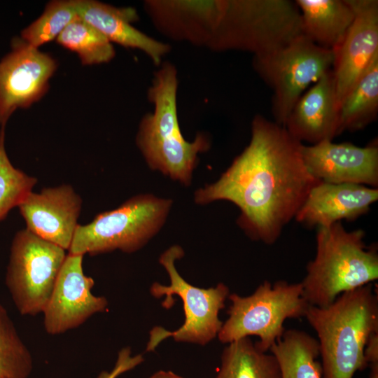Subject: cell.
Wrapping results in <instances>:
<instances>
[{
  "label": "cell",
  "mask_w": 378,
  "mask_h": 378,
  "mask_svg": "<svg viewBox=\"0 0 378 378\" xmlns=\"http://www.w3.org/2000/svg\"><path fill=\"white\" fill-rule=\"evenodd\" d=\"M302 144L285 127L255 115L248 144L217 181L195 190V203L234 204L244 232L251 240L273 244L320 182L304 165Z\"/></svg>",
  "instance_id": "cell-1"
},
{
  "label": "cell",
  "mask_w": 378,
  "mask_h": 378,
  "mask_svg": "<svg viewBox=\"0 0 378 378\" xmlns=\"http://www.w3.org/2000/svg\"><path fill=\"white\" fill-rule=\"evenodd\" d=\"M178 71L164 61L155 71L148 90L153 111L142 118L136 144L148 167L181 185L191 184L198 155L211 147V139L199 132L192 141L180 129L177 112Z\"/></svg>",
  "instance_id": "cell-2"
},
{
  "label": "cell",
  "mask_w": 378,
  "mask_h": 378,
  "mask_svg": "<svg viewBox=\"0 0 378 378\" xmlns=\"http://www.w3.org/2000/svg\"><path fill=\"white\" fill-rule=\"evenodd\" d=\"M304 317L318 335L323 378H352L368 366L365 349L378 332V295L371 283L327 307L309 305Z\"/></svg>",
  "instance_id": "cell-3"
},
{
  "label": "cell",
  "mask_w": 378,
  "mask_h": 378,
  "mask_svg": "<svg viewBox=\"0 0 378 378\" xmlns=\"http://www.w3.org/2000/svg\"><path fill=\"white\" fill-rule=\"evenodd\" d=\"M363 230L347 231L341 222L317 227L316 253L300 282L311 306L325 307L343 293L378 279L377 245L367 246Z\"/></svg>",
  "instance_id": "cell-4"
},
{
  "label": "cell",
  "mask_w": 378,
  "mask_h": 378,
  "mask_svg": "<svg viewBox=\"0 0 378 378\" xmlns=\"http://www.w3.org/2000/svg\"><path fill=\"white\" fill-rule=\"evenodd\" d=\"M302 34L300 11L290 0H225L224 10L206 48L273 53Z\"/></svg>",
  "instance_id": "cell-5"
},
{
  "label": "cell",
  "mask_w": 378,
  "mask_h": 378,
  "mask_svg": "<svg viewBox=\"0 0 378 378\" xmlns=\"http://www.w3.org/2000/svg\"><path fill=\"white\" fill-rule=\"evenodd\" d=\"M173 200L153 194H139L118 208L102 212L86 225H78L69 253L90 255L120 250H140L164 226Z\"/></svg>",
  "instance_id": "cell-6"
},
{
  "label": "cell",
  "mask_w": 378,
  "mask_h": 378,
  "mask_svg": "<svg viewBox=\"0 0 378 378\" xmlns=\"http://www.w3.org/2000/svg\"><path fill=\"white\" fill-rule=\"evenodd\" d=\"M227 298L231 305L217 335L220 342L229 344L257 336L260 340L255 343L264 352L282 337L284 321L304 317L309 306L302 297L301 284L284 280L273 284L265 280L250 295L232 293Z\"/></svg>",
  "instance_id": "cell-7"
},
{
  "label": "cell",
  "mask_w": 378,
  "mask_h": 378,
  "mask_svg": "<svg viewBox=\"0 0 378 378\" xmlns=\"http://www.w3.org/2000/svg\"><path fill=\"white\" fill-rule=\"evenodd\" d=\"M184 256V251L179 245H173L165 250L159 258V262L168 273L169 286L154 282L150 293L155 298L165 297L162 305L166 309L173 305V295L182 300L185 320L183 325L174 331L155 327L150 332L146 351H153L158 344L167 337L176 342L205 345L218 334L223 322L218 317L219 312L225 307L229 288L220 283L215 287L202 288L188 283L178 273L175 261Z\"/></svg>",
  "instance_id": "cell-8"
},
{
  "label": "cell",
  "mask_w": 378,
  "mask_h": 378,
  "mask_svg": "<svg viewBox=\"0 0 378 378\" xmlns=\"http://www.w3.org/2000/svg\"><path fill=\"white\" fill-rule=\"evenodd\" d=\"M334 58L333 50L318 46L304 34L273 53L253 57V69L273 92L275 122L284 127L305 89L332 69Z\"/></svg>",
  "instance_id": "cell-9"
},
{
  "label": "cell",
  "mask_w": 378,
  "mask_h": 378,
  "mask_svg": "<svg viewBox=\"0 0 378 378\" xmlns=\"http://www.w3.org/2000/svg\"><path fill=\"white\" fill-rule=\"evenodd\" d=\"M67 254L27 229L12 241L6 285L13 302L24 316L43 313Z\"/></svg>",
  "instance_id": "cell-10"
},
{
  "label": "cell",
  "mask_w": 378,
  "mask_h": 378,
  "mask_svg": "<svg viewBox=\"0 0 378 378\" xmlns=\"http://www.w3.org/2000/svg\"><path fill=\"white\" fill-rule=\"evenodd\" d=\"M12 51L0 61V124L5 127L18 108H27L48 88L57 68L48 54L15 38Z\"/></svg>",
  "instance_id": "cell-11"
},
{
  "label": "cell",
  "mask_w": 378,
  "mask_h": 378,
  "mask_svg": "<svg viewBox=\"0 0 378 378\" xmlns=\"http://www.w3.org/2000/svg\"><path fill=\"white\" fill-rule=\"evenodd\" d=\"M83 255H66L43 314L46 331L58 335L78 327L108 307L105 297L92 293L94 279L86 276Z\"/></svg>",
  "instance_id": "cell-12"
},
{
  "label": "cell",
  "mask_w": 378,
  "mask_h": 378,
  "mask_svg": "<svg viewBox=\"0 0 378 378\" xmlns=\"http://www.w3.org/2000/svg\"><path fill=\"white\" fill-rule=\"evenodd\" d=\"M301 155L308 172L320 181L377 188V139L365 147L349 142L336 144L331 140L309 146L302 144Z\"/></svg>",
  "instance_id": "cell-13"
},
{
  "label": "cell",
  "mask_w": 378,
  "mask_h": 378,
  "mask_svg": "<svg viewBox=\"0 0 378 378\" xmlns=\"http://www.w3.org/2000/svg\"><path fill=\"white\" fill-rule=\"evenodd\" d=\"M354 20L334 51L332 71L339 108L341 102L378 54V1L349 0Z\"/></svg>",
  "instance_id": "cell-14"
},
{
  "label": "cell",
  "mask_w": 378,
  "mask_h": 378,
  "mask_svg": "<svg viewBox=\"0 0 378 378\" xmlns=\"http://www.w3.org/2000/svg\"><path fill=\"white\" fill-rule=\"evenodd\" d=\"M225 0H148L144 9L165 37L207 47L221 18Z\"/></svg>",
  "instance_id": "cell-15"
},
{
  "label": "cell",
  "mask_w": 378,
  "mask_h": 378,
  "mask_svg": "<svg viewBox=\"0 0 378 378\" xmlns=\"http://www.w3.org/2000/svg\"><path fill=\"white\" fill-rule=\"evenodd\" d=\"M28 230L69 250L78 225L82 200L70 185L30 192L18 206Z\"/></svg>",
  "instance_id": "cell-16"
},
{
  "label": "cell",
  "mask_w": 378,
  "mask_h": 378,
  "mask_svg": "<svg viewBox=\"0 0 378 378\" xmlns=\"http://www.w3.org/2000/svg\"><path fill=\"white\" fill-rule=\"evenodd\" d=\"M377 200L378 188L320 181L311 189L295 220L308 227L353 221L367 214Z\"/></svg>",
  "instance_id": "cell-17"
},
{
  "label": "cell",
  "mask_w": 378,
  "mask_h": 378,
  "mask_svg": "<svg viewBox=\"0 0 378 378\" xmlns=\"http://www.w3.org/2000/svg\"><path fill=\"white\" fill-rule=\"evenodd\" d=\"M339 105L332 69L324 74L298 100L285 123L295 139L313 144L338 135Z\"/></svg>",
  "instance_id": "cell-18"
},
{
  "label": "cell",
  "mask_w": 378,
  "mask_h": 378,
  "mask_svg": "<svg viewBox=\"0 0 378 378\" xmlns=\"http://www.w3.org/2000/svg\"><path fill=\"white\" fill-rule=\"evenodd\" d=\"M74 4L80 18L95 27L111 43L144 52L157 66L171 50L169 44L144 34L132 25L139 20L134 8H118L93 0H74Z\"/></svg>",
  "instance_id": "cell-19"
},
{
  "label": "cell",
  "mask_w": 378,
  "mask_h": 378,
  "mask_svg": "<svg viewBox=\"0 0 378 378\" xmlns=\"http://www.w3.org/2000/svg\"><path fill=\"white\" fill-rule=\"evenodd\" d=\"M302 34L318 46L335 51L354 18L349 0H296Z\"/></svg>",
  "instance_id": "cell-20"
},
{
  "label": "cell",
  "mask_w": 378,
  "mask_h": 378,
  "mask_svg": "<svg viewBox=\"0 0 378 378\" xmlns=\"http://www.w3.org/2000/svg\"><path fill=\"white\" fill-rule=\"evenodd\" d=\"M279 363L281 378H322L316 339L298 329L286 330L270 349Z\"/></svg>",
  "instance_id": "cell-21"
},
{
  "label": "cell",
  "mask_w": 378,
  "mask_h": 378,
  "mask_svg": "<svg viewBox=\"0 0 378 378\" xmlns=\"http://www.w3.org/2000/svg\"><path fill=\"white\" fill-rule=\"evenodd\" d=\"M338 135L365 128L378 113V54L344 98L339 108Z\"/></svg>",
  "instance_id": "cell-22"
},
{
  "label": "cell",
  "mask_w": 378,
  "mask_h": 378,
  "mask_svg": "<svg viewBox=\"0 0 378 378\" xmlns=\"http://www.w3.org/2000/svg\"><path fill=\"white\" fill-rule=\"evenodd\" d=\"M216 378H281L276 358L260 350L250 337L228 344Z\"/></svg>",
  "instance_id": "cell-23"
},
{
  "label": "cell",
  "mask_w": 378,
  "mask_h": 378,
  "mask_svg": "<svg viewBox=\"0 0 378 378\" xmlns=\"http://www.w3.org/2000/svg\"><path fill=\"white\" fill-rule=\"evenodd\" d=\"M56 41L65 48L77 53L83 65L106 63L115 55L112 43L80 18L69 24Z\"/></svg>",
  "instance_id": "cell-24"
},
{
  "label": "cell",
  "mask_w": 378,
  "mask_h": 378,
  "mask_svg": "<svg viewBox=\"0 0 378 378\" xmlns=\"http://www.w3.org/2000/svg\"><path fill=\"white\" fill-rule=\"evenodd\" d=\"M32 370L31 354L6 309L0 304V377L28 378Z\"/></svg>",
  "instance_id": "cell-25"
},
{
  "label": "cell",
  "mask_w": 378,
  "mask_h": 378,
  "mask_svg": "<svg viewBox=\"0 0 378 378\" xmlns=\"http://www.w3.org/2000/svg\"><path fill=\"white\" fill-rule=\"evenodd\" d=\"M79 18L74 0L52 1L47 4L42 15L22 31L21 38L38 48L57 38L69 24Z\"/></svg>",
  "instance_id": "cell-26"
},
{
  "label": "cell",
  "mask_w": 378,
  "mask_h": 378,
  "mask_svg": "<svg viewBox=\"0 0 378 378\" xmlns=\"http://www.w3.org/2000/svg\"><path fill=\"white\" fill-rule=\"evenodd\" d=\"M4 127L0 131V221L18 206L37 183V179L13 167L4 146Z\"/></svg>",
  "instance_id": "cell-27"
},
{
  "label": "cell",
  "mask_w": 378,
  "mask_h": 378,
  "mask_svg": "<svg viewBox=\"0 0 378 378\" xmlns=\"http://www.w3.org/2000/svg\"><path fill=\"white\" fill-rule=\"evenodd\" d=\"M144 361L142 355L132 356L129 347L122 348L118 355L114 368L111 371H102L97 378H117L122 373L131 370Z\"/></svg>",
  "instance_id": "cell-28"
},
{
  "label": "cell",
  "mask_w": 378,
  "mask_h": 378,
  "mask_svg": "<svg viewBox=\"0 0 378 378\" xmlns=\"http://www.w3.org/2000/svg\"><path fill=\"white\" fill-rule=\"evenodd\" d=\"M365 357L368 365L378 363V332L369 339L365 349Z\"/></svg>",
  "instance_id": "cell-29"
},
{
  "label": "cell",
  "mask_w": 378,
  "mask_h": 378,
  "mask_svg": "<svg viewBox=\"0 0 378 378\" xmlns=\"http://www.w3.org/2000/svg\"><path fill=\"white\" fill-rule=\"evenodd\" d=\"M149 378H184L172 371L159 370L153 374Z\"/></svg>",
  "instance_id": "cell-30"
},
{
  "label": "cell",
  "mask_w": 378,
  "mask_h": 378,
  "mask_svg": "<svg viewBox=\"0 0 378 378\" xmlns=\"http://www.w3.org/2000/svg\"><path fill=\"white\" fill-rule=\"evenodd\" d=\"M370 367V378H378V363L371 364Z\"/></svg>",
  "instance_id": "cell-31"
},
{
  "label": "cell",
  "mask_w": 378,
  "mask_h": 378,
  "mask_svg": "<svg viewBox=\"0 0 378 378\" xmlns=\"http://www.w3.org/2000/svg\"><path fill=\"white\" fill-rule=\"evenodd\" d=\"M0 378H2V377H0Z\"/></svg>",
  "instance_id": "cell-32"
}]
</instances>
